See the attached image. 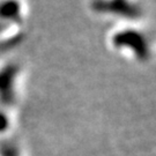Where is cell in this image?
<instances>
[{
	"instance_id": "obj_1",
	"label": "cell",
	"mask_w": 156,
	"mask_h": 156,
	"mask_svg": "<svg viewBox=\"0 0 156 156\" xmlns=\"http://www.w3.org/2000/svg\"><path fill=\"white\" fill-rule=\"evenodd\" d=\"M112 43L117 48H127L134 52L140 60H147L149 57V49L148 43L145 36L141 33L133 30V29H126L115 34Z\"/></svg>"
},
{
	"instance_id": "obj_2",
	"label": "cell",
	"mask_w": 156,
	"mask_h": 156,
	"mask_svg": "<svg viewBox=\"0 0 156 156\" xmlns=\"http://www.w3.org/2000/svg\"><path fill=\"white\" fill-rule=\"evenodd\" d=\"M93 9L100 13H115L126 17H138L139 9L131 5L127 0H94L91 4Z\"/></svg>"
},
{
	"instance_id": "obj_3",
	"label": "cell",
	"mask_w": 156,
	"mask_h": 156,
	"mask_svg": "<svg viewBox=\"0 0 156 156\" xmlns=\"http://www.w3.org/2000/svg\"><path fill=\"white\" fill-rule=\"evenodd\" d=\"M19 67L14 64L6 65L1 71H0V96L1 98L6 102L12 100V84L13 80L16 75Z\"/></svg>"
},
{
	"instance_id": "obj_4",
	"label": "cell",
	"mask_w": 156,
	"mask_h": 156,
	"mask_svg": "<svg viewBox=\"0 0 156 156\" xmlns=\"http://www.w3.org/2000/svg\"><path fill=\"white\" fill-rule=\"evenodd\" d=\"M21 5L17 0H4L0 2V21L21 23Z\"/></svg>"
},
{
	"instance_id": "obj_5",
	"label": "cell",
	"mask_w": 156,
	"mask_h": 156,
	"mask_svg": "<svg viewBox=\"0 0 156 156\" xmlns=\"http://www.w3.org/2000/svg\"><path fill=\"white\" fill-rule=\"evenodd\" d=\"M6 28H7V23L0 21V33H1V31H4Z\"/></svg>"
}]
</instances>
